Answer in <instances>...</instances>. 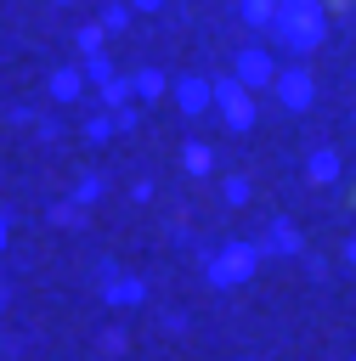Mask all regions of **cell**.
<instances>
[{
	"instance_id": "obj_1",
	"label": "cell",
	"mask_w": 356,
	"mask_h": 361,
	"mask_svg": "<svg viewBox=\"0 0 356 361\" xmlns=\"http://www.w3.org/2000/svg\"><path fill=\"white\" fill-rule=\"evenodd\" d=\"M277 17H283V39H288V45H299V51H305V45H316V34H322L316 23H322V17H316V6H311V0H288Z\"/></svg>"
},
{
	"instance_id": "obj_2",
	"label": "cell",
	"mask_w": 356,
	"mask_h": 361,
	"mask_svg": "<svg viewBox=\"0 0 356 361\" xmlns=\"http://www.w3.org/2000/svg\"><path fill=\"white\" fill-rule=\"evenodd\" d=\"M215 102H220V113H226V124H232V130H243V124L254 118L249 96H243V90L232 85V79H220V85H215Z\"/></svg>"
},
{
	"instance_id": "obj_3",
	"label": "cell",
	"mask_w": 356,
	"mask_h": 361,
	"mask_svg": "<svg viewBox=\"0 0 356 361\" xmlns=\"http://www.w3.org/2000/svg\"><path fill=\"white\" fill-rule=\"evenodd\" d=\"M271 73H277V68H271L266 51H243V56H237V79H243V85H266Z\"/></svg>"
},
{
	"instance_id": "obj_4",
	"label": "cell",
	"mask_w": 356,
	"mask_h": 361,
	"mask_svg": "<svg viewBox=\"0 0 356 361\" xmlns=\"http://www.w3.org/2000/svg\"><path fill=\"white\" fill-rule=\"evenodd\" d=\"M283 102H288V107H305V102H311V79H305V73H283Z\"/></svg>"
},
{
	"instance_id": "obj_5",
	"label": "cell",
	"mask_w": 356,
	"mask_h": 361,
	"mask_svg": "<svg viewBox=\"0 0 356 361\" xmlns=\"http://www.w3.org/2000/svg\"><path fill=\"white\" fill-rule=\"evenodd\" d=\"M175 96H181V107H186V113H198V107H203V102H209V96H215V90H203V85H198V79H186V85H181V90H175Z\"/></svg>"
},
{
	"instance_id": "obj_6",
	"label": "cell",
	"mask_w": 356,
	"mask_h": 361,
	"mask_svg": "<svg viewBox=\"0 0 356 361\" xmlns=\"http://www.w3.org/2000/svg\"><path fill=\"white\" fill-rule=\"evenodd\" d=\"M311 175H316V180H333V175H339V158H333V152H316V158H311Z\"/></svg>"
},
{
	"instance_id": "obj_7",
	"label": "cell",
	"mask_w": 356,
	"mask_h": 361,
	"mask_svg": "<svg viewBox=\"0 0 356 361\" xmlns=\"http://www.w3.org/2000/svg\"><path fill=\"white\" fill-rule=\"evenodd\" d=\"M243 17H249V23H271L277 6H271V0H243Z\"/></svg>"
},
{
	"instance_id": "obj_8",
	"label": "cell",
	"mask_w": 356,
	"mask_h": 361,
	"mask_svg": "<svg viewBox=\"0 0 356 361\" xmlns=\"http://www.w3.org/2000/svg\"><path fill=\"white\" fill-rule=\"evenodd\" d=\"M186 169H192V175H203V169H209V147H198V141H192V147H186Z\"/></svg>"
},
{
	"instance_id": "obj_9",
	"label": "cell",
	"mask_w": 356,
	"mask_h": 361,
	"mask_svg": "<svg viewBox=\"0 0 356 361\" xmlns=\"http://www.w3.org/2000/svg\"><path fill=\"white\" fill-rule=\"evenodd\" d=\"M102 34H107V28H79V51H85V56H96V45H102Z\"/></svg>"
},
{
	"instance_id": "obj_10",
	"label": "cell",
	"mask_w": 356,
	"mask_h": 361,
	"mask_svg": "<svg viewBox=\"0 0 356 361\" xmlns=\"http://www.w3.org/2000/svg\"><path fill=\"white\" fill-rule=\"evenodd\" d=\"M136 90H141V96H158V90H164V73H136Z\"/></svg>"
},
{
	"instance_id": "obj_11",
	"label": "cell",
	"mask_w": 356,
	"mask_h": 361,
	"mask_svg": "<svg viewBox=\"0 0 356 361\" xmlns=\"http://www.w3.org/2000/svg\"><path fill=\"white\" fill-rule=\"evenodd\" d=\"M51 90H57V96H73V90H79V79H73V73H68V68H62V73H57V79H51Z\"/></svg>"
},
{
	"instance_id": "obj_12",
	"label": "cell",
	"mask_w": 356,
	"mask_h": 361,
	"mask_svg": "<svg viewBox=\"0 0 356 361\" xmlns=\"http://www.w3.org/2000/svg\"><path fill=\"white\" fill-rule=\"evenodd\" d=\"M102 90H107V102H113V107H124V96H130V85H124V79H107Z\"/></svg>"
},
{
	"instance_id": "obj_13",
	"label": "cell",
	"mask_w": 356,
	"mask_h": 361,
	"mask_svg": "<svg viewBox=\"0 0 356 361\" xmlns=\"http://www.w3.org/2000/svg\"><path fill=\"white\" fill-rule=\"evenodd\" d=\"M124 23H130L124 6H107V11H102V28H124Z\"/></svg>"
},
{
	"instance_id": "obj_14",
	"label": "cell",
	"mask_w": 356,
	"mask_h": 361,
	"mask_svg": "<svg viewBox=\"0 0 356 361\" xmlns=\"http://www.w3.org/2000/svg\"><path fill=\"white\" fill-rule=\"evenodd\" d=\"M90 79H96V85H107V79H113V68H107V56H90Z\"/></svg>"
},
{
	"instance_id": "obj_15",
	"label": "cell",
	"mask_w": 356,
	"mask_h": 361,
	"mask_svg": "<svg viewBox=\"0 0 356 361\" xmlns=\"http://www.w3.org/2000/svg\"><path fill=\"white\" fill-rule=\"evenodd\" d=\"M136 6H158V0H136Z\"/></svg>"
}]
</instances>
